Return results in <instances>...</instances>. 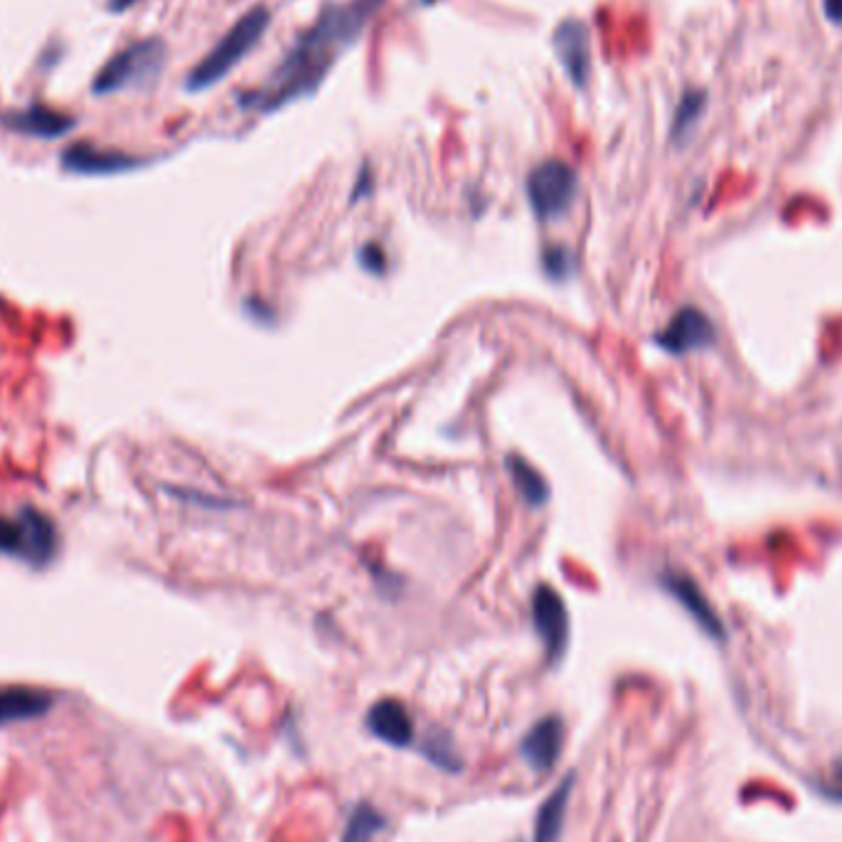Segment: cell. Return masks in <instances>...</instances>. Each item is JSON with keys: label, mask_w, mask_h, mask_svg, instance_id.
<instances>
[{"label": "cell", "mask_w": 842, "mask_h": 842, "mask_svg": "<svg viewBox=\"0 0 842 842\" xmlns=\"http://www.w3.org/2000/svg\"><path fill=\"white\" fill-rule=\"evenodd\" d=\"M6 126L13 129L18 133H26V136H38V139H60L64 133H70L77 121L64 114V111L42 106V104H32L22 111H13V114L3 116Z\"/></svg>", "instance_id": "cell-13"}, {"label": "cell", "mask_w": 842, "mask_h": 842, "mask_svg": "<svg viewBox=\"0 0 842 842\" xmlns=\"http://www.w3.org/2000/svg\"><path fill=\"white\" fill-rule=\"evenodd\" d=\"M268 26H272V13H268L266 6L246 10V13L224 32V38L215 48L200 60V64L193 67V72H190L185 80L187 92L197 94L220 84L234 67L242 64L256 50V44L264 40Z\"/></svg>", "instance_id": "cell-2"}, {"label": "cell", "mask_w": 842, "mask_h": 842, "mask_svg": "<svg viewBox=\"0 0 842 842\" xmlns=\"http://www.w3.org/2000/svg\"><path fill=\"white\" fill-rule=\"evenodd\" d=\"M54 698L50 692L35 688H8L0 690V727L35 720L52 710Z\"/></svg>", "instance_id": "cell-14"}, {"label": "cell", "mask_w": 842, "mask_h": 842, "mask_svg": "<svg viewBox=\"0 0 842 842\" xmlns=\"http://www.w3.org/2000/svg\"><path fill=\"white\" fill-rule=\"evenodd\" d=\"M424 751H426V757L436 763V767L448 769V771L461 769V761H458V757L454 754V749L448 744H442V739L439 742H426Z\"/></svg>", "instance_id": "cell-20"}, {"label": "cell", "mask_w": 842, "mask_h": 842, "mask_svg": "<svg viewBox=\"0 0 842 842\" xmlns=\"http://www.w3.org/2000/svg\"><path fill=\"white\" fill-rule=\"evenodd\" d=\"M577 197V173L565 161L549 159L527 175V200L537 220L561 217Z\"/></svg>", "instance_id": "cell-5"}, {"label": "cell", "mask_w": 842, "mask_h": 842, "mask_svg": "<svg viewBox=\"0 0 842 842\" xmlns=\"http://www.w3.org/2000/svg\"><path fill=\"white\" fill-rule=\"evenodd\" d=\"M367 729L392 747H409L414 742V722L407 707L397 700H379L367 712Z\"/></svg>", "instance_id": "cell-12"}, {"label": "cell", "mask_w": 842, "mask_h": 842, "mask_svg": "<svg viewBox=\"0 0 842 842\" xmlns=\"http://www.w3.org/2000/svg\"><path fill=\"white\" fill-rule=\"evenodd\" d=\"M357 260H361V266L367 268V272H373V274H382V272H385L387 256H385V250H382V246L375 244V242L365 244L363 250L357 252Z\"/></svg>", "instance_id": "cell-21"}, {"label": "cell", "mask_w": 842, "mask_h": 842, "mask_svg": "<svg viewBox=\"0 0 842 842\" xmlns=\"http://www.w3.org/2000/svg\"><path fill=\"white\" fill-rule=\"evenodd\" d=\"M0 552L20 555L32 565H48L58 552V530L48 515L22 508L18 520L0 518Z\"/></svg>", "instance_id": "cell-4"}, {"label": "cell", "mask_w": 842, "mask_h": 842, "mask_svg": "<svg viewBox=\"0 0 842 842\" xmlns=\"http://www.w3.org/2000/svg\"><path fill=\"white\" fill-rule=\"evenodd\" d=\"M385 828L387 818L369 803H361L347 818L341 842H375Z\"/></svg>", "instance_id": "cell-17"}, {"label": "cell", "mask_w": 842, "mask_h": 842, "mask_svg": "<svg viewBox=\"0 0 842 842\" xmlns=\"http://www.w3.org/2000/svg\"><path fill=\"white\" fill-rule=\"evenodd\" d=\"M508 470H510L515 486H518L520 496L525 498L527 505H532V508H540V505L547 503L549 486L540 476V470H535L530 464L525 461L523 456H515V454L508 456Z\"/></svg>", "instance_id": "cell-16"}, {"label": "cell", "mask_w": 842, "mask_h": 842, "mask_svg": "<svg viewBox=\"0 0 842 842\" xmlns=\"http://www.w3.org/2000/svg\"><path fill=\"white\" fill-rule=\"evenodd\" d=\"M532 621L535 631L542 638L545 656L549 662L561 660L569 641V616L559 594L542 584L532 594Z\"/></svg>", "instance_id": "cell-6"}, {"label": "cell", "mask_w": 842, "mask_h": 842, "mask_svg": "<svg viewBox=\"0 0 842 842\" xmlns=\"http://www.w3.org/2000/svg\"><path fill=\"white\" fill-rule=\"evenodd\" d=\"M662 587L676 597V601L692 616V621L698 623L707 636H712L714 641H722L727 633L724 626L698 584H694L688 575H676V571H670V575L662 577Z\"/></svg>", "instance_id": "cell-9"}, {"label": "cell", "mask_w": 842, "mask_h": 842, "mask_svg": "<svg viewBox=\"0 0 842 842\" xmlns=\"http://www.w3.org/2000/svg\"><path fill=\"white\" fill-rule=\"evenodd\" d=\"M64 171L80 175H111L139 168L141 161L119 151H104L89 143H74L62 151Z\"/></svg>", "instance_id": "cell-10"}, {"label": "cell", "mask_w": 842, "mask_h": 842, "mask_svg": "<svg viewBox=\"0 0 842 842\" xmlns=\"http://www.w3.org/2000/svg\"><path fill=\"white\" fill-rule=\"evenodd\" d=\"M571 789H575V773H569V777L557 785L555 793L540 805V811H537L535 818L532 842H559L561 830H565Z\"/></svg>", "instance_id": "cell-15"}, {"label": "cell", "mask_w": 842, "mask_h": 842, "mask_svg": "<svg viewBox=\"0 0 842 842\" xmlns=\"http://www.w3.org/2000/svg\"><path fill=\"white\" fill-rule=\"evenodd\" d=\"M552 48L557 54V62L561 64V70H565L575 89H587L591 77L589 28L577 18L561 20L555 28Z\"/></svg>", "instance_id": "cell-7"}, {"label": "cell", "mask_w": 842, "mask_h": 842, "mask_svg": "<svg viewBox=\"0 0 842 842\" xmlns=\"http://www.w3.org/2000/svg\"><path fill=\"white\" fill-rule=\"evenodd\" d=\"M139 0H109V10L111 13H123V10H129L131 6H136Z\"/></svg>", "instance_id": "cell-23"}, {"label": "cell", "mask_w": 842, "mask_h": 842, "mask_svg": "<svg viewBox=\"0 0 842 842\" xmlns=\"http://www.w3.org/2000/svg\"><path fill=\"white\" fill-rule=\"evenodd\" d=\"M165 42L149 38L129 44L126 50L114 54L94 77L92 92L99 97L121 92L126 87H136L155 80L165 64Z\"/></svg>", "instance_id": "cell-3"}, {"label": "cell", "mask_w": 842, "mask_h": 842, "mask_svg": "<svg viewBox=\"0 0 842 842\" xmlns=\"http://www.w3.org/2000/svg\"><path fill=\"white\" fill-rule=\"evenodd\" d=\"M823 13L833 26H842V0H823Z\"/></svg>", "instance_id": "cell-22"}, {"label": "cell", "mask_w": 842, "mask_h": 842, "mask_svg": "<svg viewBox=\"0 0 842 842\" xmlns=\"http://www.w3.org/2000/svg\"><path fill=\"white\" fill-rule=\"evenodd\" d=\"M704 104H707V97L702 89H690V92L682 94L680 104L676 109V119H672V129H670L672 141L684 143L690 139V133L694 131V126H698V121L702 116Z\"/></svg>", "instance_id": "cell-18"}, {"label": "cell", "mask_w": 842, "mask_h": 842, "mask_svg": "<svg viewBox=\"0 0 842 842\" xmlns=\"http://www.w3.org/2000/svg\"><path fill=\"white\" fill-rule=\"evenodd\" d=\"M561 739H565V727H561V720L557 714H549L525 734L520 754L535 771L545 773L552 769L559 759Z\"/></svg>", "instance_id": "cell-11"}, {"label": "cell", "mask_w": 842, "mask_h": 842, "mask_svg": "<svg viewBox=\"0 0 842 842\" xmlns=\"http://www.w3.org/2000/svg\"><path fill=\"white\" fill-rule=\"evenodd\" d=\"M542 266L552 278H567L571 268H575V254L565 250V246H555V250H547L542 254Z\"/></svg>", "instance_id": "cell-19"}, {"label": "cell", "mask_w": 842, "mask_h": 842, "mask_svg": "<svg viewBox=\"0 0 842 842\" xmlns=\"http://www.w3.org/2000/svg\"><path fill=\"white\" fill-rule=\"evenodd\" d=\"M717 331L712 321L698 308H682L672 321L656 335V345L670 355H684L692 351H704L714 345Z\"/></svg>", "instance_id": "cell-8"}, {"label": "cell", "mask_w": 842, "mask_h": 842, "mask_svg": "<svg viewBox=\"0 0 842 842\" xmlns=\"http://www.w3.org/2000/svg\"><path fill=\"white\" fill-rule=\"evenodd\" d=\"M385 0H351L323 8L318 20L291 44L272 77L254 92L240 97V106L274 114L294 101L318 92L325 77L343 54L363 38Z\"/></svg>", "instance_id": "cell-1"}]
</instances>
